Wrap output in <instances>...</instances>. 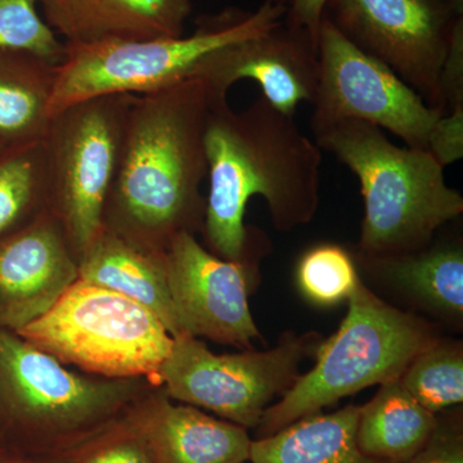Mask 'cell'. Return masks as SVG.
I'll use <instances>...</instances> for the list:
<instances>
[{
	"label": "cell",
	"instance_id": "ac0fdd59",
	"mask_svg": "<svg viewBox=\"0 0 463 463\" xmlns=\"http://www.w3.org/2000/svg\"><path fill=\"white\" fill-rule=\"evenodd\" d=\"M437 430L435 413L395 379L383 383L373 401L361 407L356 443L370 458L407 463L428 446Z\"/></svg>",
	"mask_w": 463,
	"mask_h": 463
},
{
	"label": "cell",
	"instance_id": "9a60e30c",
	"mask_svg": "<svg viewBox=\"0 0 463 463\" xmlns=\"http://www.w3.org/2000/svg\"><path fill=\"white\" fill-rule=\"evenodd\" d=\"M192 0H39L45 23L66 45L184 35Z\"/></svg>",
	"mask_w": 463,
	"mask_h": 463
},
{
	"label": "cell",
	"instance_id": "d4e9b609",
	"mask_svg": "<svg viewBox=\"0 0 463 463\" xmlns=\"http://www.w3.org/2000/svg\"><path fill=\"white\" fill-rule=\"evenodd\" d=\"M39 9V0H0V50L27 52L60 63L66 44Z\"/></svg>",
	"mask_w": 463,
	"mask_h": 463
},
{
	"label": "cell",
	"instance_id": "44dd1931",
	"mask_svg": "<svg viewBox=\"0 0 463 463\" xmlns=\"http://www.w3.org/2000/svg\"><path fill=\"white\" fill-rule=\"evenodd\" d=\"M392 285L443 315L463 312V250L457 242L426 246L392 257L364 258Z\"/></svg>",
	"mask_w": 463,
	"mask_h": 463
},
{
	"label": "cell",
	"instance_id": "1f68e13d",
	"mask_svg": "<svg viewBox=\"0 0 463 463\" xmlns=\"http://www.w3.org/2000/svg\"><path fill=\"white\" fill-rule=\"evenodd\" d=\"M5 449L3 448L2 444H0V453H5Z\"/></svg>",
	"mask_w": 463,
	"mask_h": 463
},
{
	"label": "cell",
	"instance_id": "52a82bcc",
	"mask_svg": "<svg viewBox=\"0 0 463 463\" xmlns=\"http://www.w3.org/2000/svg\"><path fill=\"white\" fill-rule=\"evenodd\" d=\"M16 334L63 364L115 380H158L174 344L147 307L83 279Z\"/></svg>",
	"mask_w": 463,
	"mask_h": 463
},
{
	"label": "cell",
	"instance_id": "5bb4252c",
	"mask_svg": "<svg viewBox=\"0 0 463 463\" xmlns=\"http://www.w3.org/2000/svg\"><path fill=\"white\" fill-rule=\"evenodd\" d=\"M79 279V263L51 210L0 237V328L20 331Z\"/></svg>",
	"mask_w": 463,
	"mask_h": 463
},
{
	"label": "cell",
	"instance_id": "4316f807",
	"mask_svg": "<svg viewBox=\"0 0 463 463\" xmlns=\"http://www.w3.org/2000/svg\"><path fill=\"white\" fill-rule=\"evenodd\" d=\"M285 9V24L303 30L318 43L319 29L328 0H273Z\"/></svg>",
	"mask_w": 463,
	"mask_h": 463
},
{
	"label": "cell",
	"instance_id": "8fae6325",
	"mask_svg": "<svg viewBox=\"0 0 463 463\" xmlns=\"http://www.w3.org/2000/svg\"><path fill=\"white\" fill-rule=\"evenodd\" d=\"M449 0H328L325 17L446 115L441 71L456 20Z\"/></svg>",
	"mask_w": 463,
	"mask_h": 463
},
{
	"label": "cell",
	"instance_id": "603a6c76",
	"mask_svg": "<svg viewBox=\"0 0 463 463\" xmlns=\"http://www.w3.org/2000/svg\"><path fill=\"white\" fill-rule=\"evenodd\" d=\"M399 381L422 407L432 413L462 403L461 347L435 343L414 356Z\"/></svg>",
	"mask_w": 463,
	"mask_h": 463
},
{
	"label": "cell",
	"instance_id": "7a4b0ae2",
	"mask_svg": "<svg viewBox=\"0 0 463 463\" xmlns=\"http://www.w3.org/2000/svg\"><path fill=\"white\" fill-rule=\"evenodd\" d=\"M213 99L187 79L134 96L105 227L143 249L165 251L181 232L203 228L205 132Z\"/></svg>",
	"mask_w": 463,
	"mask_h": 463
},
{
	"label": "cell",
	"instance_id": "e0dca14e",
	"mask_svg": "<svg viewBox=\"0 0 463 463\" xmlns=\"http://www.w3.org/2000/svg\"><path fill=\"white\" fill-rule=\"evenodd\" d=\"M78 263L79 279L147 307L164 323L173 339L190 336L183 330L173 306L164 252L143 249L105 227Z\"/></svg>",
	"mask_w": 463,
	"mask_h": 463
},
{
	"label": "cell",
	"instance_id": "f1b7e54d",
	"mask_svg": "<svg viewBox=\"0 0 463 463\" xmlns=\"http://www.w3.org/2000/svg\"><path fill=\"white\" fill-rule=\"evenodd\" d=\"M0 463H38L30 461V459L21 458V457L14 456V453L5 452L0 453Z\"/></svg>",
	"mask_w": 463,
	"mask_h": 463
},
{
	"label": "cell",
	"instance_id": "7402d4cb",
	"mask_svg": "<svg viewBox=\"0 0 463 463\" xmlns=\"http://www.w3.org/2000/svg\"><path fill=\"white\" fill-rule=\"evenodd\" d=\"M50 210V167L44 138L0 152V237Z\"/></svg>",
	"mask_w": 463,
	"mask_h": 463
},
{
	"label": "cell",
	"instance_id": "ba28073f",
	"mask_svg": "<svg viewBox=\"0 0 463 463\" xmlns=\"http://www.w3.org/2000/svg\"><path fill=\"white\" fill-rule=\"evenodd\" d=\"M133 99L112 94L81 100L52 116L48 125L50 210L78 261L105 230Z\"/></svg>",
	"mask_w": 463,
	"mask_h": 463
},
{
	"label": "cell",
	"instance_id": "2e32d148",
	"mask_svg": "<svg viewBox=\"0 0 463 463\" xmlns=\"http://www.w3.org/2000/svg\"><path fill=\"white\" fill-rule=\"evenodd\" d=\"M132 426L154 463H246L251 439L242 426L218 420L190 404L160 398Z\"/></svg>",
	"mask_w": 463,
	"mask_h": 463
},
{
	"label": "cell",
	"instance_id": "4dcf8cb0",
	"mask_svg": "<svg viewBox=\"0 0 463 463\" xmlns=\"http://www.w3.org/2000/svg\"><path fill=\"white\" fill-rule=\"evenodd\" d=\"M7 143H5V141H3L2 138H0V152L3 151V149H5V147H7Z\"/></svg>",
	"mask_w": 463,
	"mask_h": 463
},
{
	"label": "cell",
	"instance_id": "30bf717a",
	"mask_svg": "<svg viewBox=\"0 0 463 463\" xmlns=\"http://www.w3.org/2000/svg\"><path fill=\"white\" fill-rule=\"evenodd\" d=\"M319 79L310 103L312 130L341 120H356L388 130L404 146L429 149L443 112L385 63L353 44L327 18L318 33Z\"/></svg>",
	"mask_w": 463,
	"mask_h": 463
},
{
	"label": "cell",
	"instance_id": "3957f363",
	"mask_svg": "<svg viewBox=\"0 0 463 463\" xmlns=\"http://www.w3.org/2000/svg\"><path fill=\"white\" fill-rule=\"evenodd\" d=\"M312 132L322 151L358 179L364 205L362 257L426 248L439 228L462 214V194L448 185L444 166L429 149L395 145L364 121H336Z\"/></svg>",
	"mask_w": 463,
	"mask_h": 463
},
{
	"label": "cell",
	"instance_id": "9c48e42d",
	"mask_svg": "<svg viewBox=\"0 0 463 463\" xmlns=\"http://www.w3.org/2000/svg\"><path fill=\"white\" fill-rule=\"evenodd\" d=\"M312 336L288 334L265 352L218 355L194 336L174 339L158 381L167 397L205 408L242 428L258 426L267 408L298 377V365L313 347Z\"/></svg>",
	"mask_w": 463,
	"mask_h": 463
},
{
	"label": "cell",
	"instance_id": "d6986e66",
	"mask_svg": "<svg viewBox=\"0 0 463 463\" xmlns=\"http://www.w3.org/2000/svg\"><path fill=\"white\" fill-rule=\"evenodd\" d=\"M361 407L310 414L272 435L251 441L250 463H385L370 458L356 443Z\"/></svg>",
	"mask_w": 463,
	"mask_h": 463
},
{
	"label": "cell",
	"instance_id": "83f0119b",
	"mask_svg": "<svg viewBox=\"0 0 463 463\" xmlns=\"http://www.w3.org/2000/svg\"><path fill=\"white\" fill-rule=\"evenodd\" d=\"M407 463H463L461 434L437 430L428 446Z\"/></svg>",
	"mask_w": 463,
	"mask_h": 463
},
{
	"label": "cell",
	"instance_id": "277c9868",
	"mask_svg": "<svg viewBox=\"0 0 463 463\" xmlns=\"http://www.w3.org/2000/svg\"><path fill=\"white\" fill-rule=\"evenodd\" d=\"M133 380L83 376L0 328V444L65 449L96 434L136 392Z\"/></svg>",
	"mask_w": 463,
	"mask_h": 463
},
{
	"label": "cell",
	"instance_id": "ffe728a7",
	"mask_svg": "<svg viewBox=\"0 0 463 463\" xmlns=\"http://www.w3.org/2000/svg\"><path fill=\"white\" fill-rule=\"evenodd\" d=\"M58 63L0 50V138L18 145L44 138Z\"/></svg>",
	"mask_w": 463,
	"mask_h": 463
},
{
	"label": "cell",
	"instance_id": "8992f818",
	"mask_svg": "<svg viewBox=\"0 0 463 463\" xmlns=\"http://www.w3.org/2000/svg\"><path fill=\"white\" fill-rule=\"evenodd\" d=\"M285 9L265 0L252 12L227 11L201 21L191 35L139 42L66 45L57 65L51 118L81 100L112 94H138L191 79L203 58L225 45L279 26Z\"/></svg>",
	"mask_w": 463,
	"mask_h": 463
},
{
	"label": "cell",
	"instance_id": "4fadbf2b",
	"mask_svg": "<svg viewBox=\"0 0 463 463\" xmlns=\"http://www.w3.org/2000/svg\"><path fill=\"white\" fill-rule=\"evenodd\" d=\"M191 79L205 85L213 100H227L228 91L239 81H254L265 100L295 116L300 103H312L316 97L318 43L282 21L269 32L207 54Z\"/></svg>",
	"mask_w": 463,
	"mask_h": 463
},
{
	"label": "cell",
	"instance_id": "cb8c5ba5",
	"mask_svg": "<svg viewBox=\"0 0 463 463\" xmlns=\"http://www.w3.org/2000/svg\"><path fill=\"white\" fill-rule=\"evenodd\" d=\"M361 281L354 259L339 245H318L301 258L298 282L310 300L332 306L349 298Z\"/></svg>",
	"mask_w": 463,
	"mask_h": 463
},
{
	"label": "cell",
	"instance_id": "f546056e",
	"mask_svg": "<svg viewBox=\"0 0 463 463\" xmlns=\"http://www.w3.org/2000/svg\"><path fill=\"white\" fill-rule=\"evenodd\" d=\"M450 3H452L453 7L458 11V14H462L463 12V0H449Z\"/></svg>",
	"mask_w": 463,
	"mask_h": 463
},
{
	"label": "cell",
	"instance_id": "6da1fadb",
	"mask_svg": "<svg viewBox=\"0 0 463 463\" xmlns=\"http://www.w3.org/2000/svg\"><path fill=\"white\" fill-rule=\"evenodd\" d=\"M209 192L203 230L216 257L237 260L249 248L246 207L261 197L279 231L315 218L319 205L322 149L301 132L295 116L263 97L236 112L212 102L205 132Z\"/></svg>",
	"mask_w": 463,
	"mask_h": 463
},
{
	"label": "cell",
	"instance_id": "5b68a950",
	"mask_svg": "<svg viewBox=\"0 0 463 463\" xmlns=\"http://www.w3.org/2000/svg\"><path fill=\"white\" fill-rule=\"evenodd\" d=\"M347 301L339 330L317 347L315 367L265 411L259 423L264 437L362 389L399 379L414 356L437 343L425 323L389 306L362 281Z\"/></svg>",
	"mask_w": 463,
	"mask_h": 463
},
{
	"label": "cell",
	"instance_id": "d6a6232c",
	"mask_svg": "<svg viewBox=\"0 0 463 463\" xmlns=\"http://www.w3.org/2000/svg\"><path fill=\"white\" fill-rule=\"evenodd\" d=\"M246 463H249V462H246Z\"/></svg>",
	"mask_w": 463,
	"mask_h": 463
},
{
	"label": "cell",
	"instance_id": "484cf974",
	"mask_svg": "<svg viewBox=\"0 0 463 463\" xmlns=\"http://www.w3.org/2000/svg\"><path fill=\"white\" fill-rule=\"evenodd\" d=\"M62 463H154L145 441L132 423L102 429L67 448Z\"/></svg>",
	"mask_w": 463,
	"mask_h": 463
},
{
	"label": "cell",
	"instance_id": "7c38bea8",
	"mask_svg": "<svg viewBox=\"0 0 463 463\" xmlns=\"http://www.w3.org/2000/svg\"><path fill=\"white\" fill-rule=\"evenodd\" d=\"M264 248L263 236L252 231L248 251L237 260L207 251L191 232H181L170 240L164 268L185 334L236 346H249L259 337L248 303V269Z\"/></svg>",
	"mask_w": 463,
	"mask_h": 463
}]
</instances>
